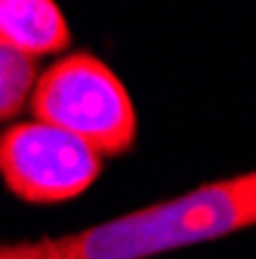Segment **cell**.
Masks as SVG:
<instances>
[{"label": "cell", "mask_w": 256, "mask_h": 259, "mask_svg": "<svg viewBox=\"0 0 256 259\" xmlns=\"http://www.w3.org/2000/svg\"><path fill=\"white\" fill-rule=\"evenodd\" d=\"M253 225L256 167L71 235L4 241L0 259H151L170 250L229 238Z\"/></svg>", "instance_id": "1"}, {"label": "cell", "mask_w": 256, "mask_h": 259, "mask_svg": "<svg viewBox=\"0 0 256 259\" xmlns=\"http://www.w3.org/2000/svg\"><path fill=\"white\" fill-rule=\"evenodd\" d=\"M31 120L56 126L90 145L102 160L136 148L139 120L123 80L93 53H68L37 74Z\"/></svg>", "instance_id": "2"}, {"label": "cell", "mask_w": 256, "mask_h": 259, "mask_svg": "<svg viewBox=\"0 0 256 259\" xmlns=\"http://www.w3.org/2000/svg\"><path fill=\"white\" fill-rule=\"evenodd\" d=\"M105 160L80 139L40 120L0 133V179L25 204L50 207L80 198L102 176Z\"/></svg>", "instance_id": "3"}, {"label": "cell", "mask_w": 256, "mask_h": 259, "mask_svg": "<svg viewBox=\"0 0 256 259\" xmlns=\"http://www.w3.org/2000/svg\"><path fill=\"white\" fill-rule=\"evenodd\" d=\"M0 47L40 62L71 47V28L53 0H0Z\"/></svg>", "instance_id": "4"}, {"label": "cell", "mask_w": 256, "mask_h": 259, "mask_svg": "<svg viewBox=\"0 0 256 259\" xmlns=\"http://www.w3.org/2000/svg\"><path fill=\"white\" fill-rule=\"evenodd\" d=\"M37 62L0 47V123L19 117L28 108L31 90L37 83Z\"/></svg>", "instance_id": "5"}]
</instances>
